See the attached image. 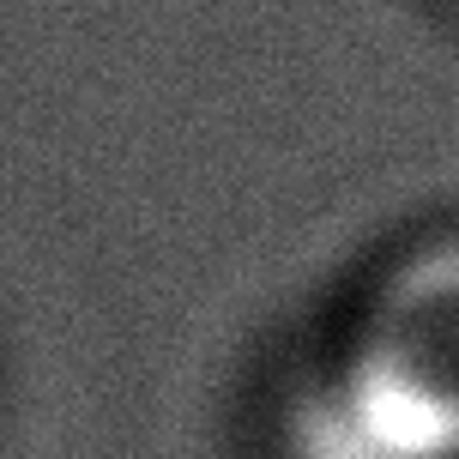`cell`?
Segmentation results:
<instances>
[{
	"mask_svg": "<svg viewBox=\"0 0 459 459\" xmlns=\"http://www.w3.org/2000/svg\"><path fill=\"white\" fill-rule=\"evenodd\" d=\"M447 6H459V0H447Z\"/></svg>",
	"mask_w": 459,
	"mask_h": 459,
	"instance_id": "cell-2",
	"label": "cell"
},
{
	"mask_svg": "<svg viewBox=\"0 0 459 459\" xmlns=\"http://www.w3.org/2000/svg\"><path fill=\"white\" fill-rule=\"evenodd\" d=\"M284 441L290 459H459V224L363 278Z\"/></svg>",
	"mask_w": 459,
	"mask_h": 459,
	"instance_id": "cell-1",
	"label": "cell"
}]
</instances>
